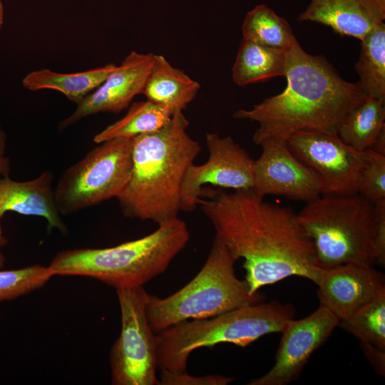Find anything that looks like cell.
Here are the masks:
<instances>
[{
    "label": "cell",
    "mask_w": 385,
    "mask_h": 385,
    "mask_svg": "<svg viewBox=\"0 0 385 385\" xmlns=\"http://www.w3.org/2000/svg\"><path fill=\"white\" fill-rule=\"evenodd\" d=\"M242 32L243 39L284 51L297 39L287 20L265 4L257 5L247 13Z\"/></svg>",
    "instance_id": "24"
},
{
    "label": "cell",
    "mask_w": 385,
    "mask_h": 385,
    "mask_svg": "<svg viewBox=\"0 0 385 385\" xmlns=\"http://www.w3.org/2000/svg\"><path fill=\"white\" fill-rule=\"evenodd\" d=\"M53 277L48 267L38 265L0 269V302L12 300L38 289Z\"/></svg>",
    "instance_id": "26"
},
{
    "label": "cell",
    "mask_w": 385,
    "mask_h": 385,
    "mask_svg": "<svg viewBox=\"0 0 385 385\" xmlns=\"http://www.w3.org/2000/svg\"><path fill=\"white\" fill-rule=\"evenodd\" d=\"M297 217L314 243L319 267L375 264L374 205L359 193L322 194L308 202Z\"/></svg>",
    "instance_id": "7"
},
{
    "label": "cell",
    "mask_w": 385,
    "mask_h": 385,
    "mask_svg": "<svg viewBox=\"0 0 385 385\" xmlns=\"http://www.w3.org/2000/svg\"><path fill=\"white\" fill-rule=\"evenodd\" d=\"M294 314L291 304L272 300L180 322L158 333L157 366L161 371H185L195 350L222 343L245 347L265 334L281 332Z\"/></svg>",
    "instance_id": "5"
},
{
    "label": "cell",
    "mask_w": 385,
    "mask_h": 385,
    "mask_svg": "<svg viewBox=\"0 0 385 385\" xmlns=\"http://www.w3.org/2000/svg\"><path fill=\"white\" fill-rule=\"evenodd\" d=\"M207 160L199 165L192 164L185 173L181 190V211L194 210L200 201L204 185L231 188L235 190L254 188L253 160L232 137L207 133Z\"/></svg>",
    "instance_id": "11"
},
{
    "label": "cell",
    "mask_w": 385,
    "mask_h": 385,
    "mask_svg": "<svg viewBox=\"0 0 385 385\" xmlns=\"http://www.w3.org/2000/svg\"><path fill=\"white\" fill-rule=\"evenodd\" d=\"M189 240L187 224L177 217L114 247L61 251L48 267L53 276L88 277L115 289L140 287L165 272Z\"/></svg>",
    "instance_id": "4"
},
{
    "label": "cell",
    "mask_w": 385,
    "mask_h": 385,
    "mask_svg": "<svg viewBox=\"0 0 385 385\" xmlns=\"http://www.w3.org/2000/svg\"><path fill=\"white\" fill-rule=\"evenodd\" d=\"M259 145L262 153L255 160L252 189L257 195L308 202L322 194L319 175L291 152L287 140L270 138Z\"/></svg>",
    "instance_id": "12"
},
{
    "label": "cell",
    "mask_w": 385,
    "mask_h": 385,
    "mask_svg": "<svg viewBox=\"0 0 385 385\" xmlns=\"http://www.w3.org/2000/svg\"><path fill=\"white\" fill-rule=\"evenodd\" d=\"M199 205L217 236L237 258L250 293L291 276L317 283L314 243L289 207L267 202L253 190L227 192L202 188Z\"/></svg>",
    "instance_id": "1"
},
{
    "label": "cell",
    "mask_w": 385,
    "mask_h": 385,
    "mask_svg": "<svg viewBox=\"0 0 385 385\" xmlns=\"http://www.w3.org/2000/svg\"><path fill=\"white\" fill-rule=\"evenodd\" d=\"M116 66L111 63L71 73H57L43 68L28 73L23 78L22 85L31 91L42 89L57 91L77 104L101 85Z\"/></svg>",
    "instance_id": "19"
},
{
    "label": "cell",
    "mask_w": 385,
    "mask_h": 385,
    "mask_svg": "<svg viewBox=\"0 0 385 385\" xmlns=\"http://www.w3.org/2000/svg\"><path fill=\"white\" fill-rule=\"evenodd\" d=\"M200 83L183 71L173 67L165 56L154 54L142 93L146 100L173 112L183 111L195 99Z\"/></svg>",
    "instance_id": "18"
},
{
    "label": "cell",
    "mask_w": 385,
    "mask_h": 385,
    "mask_svg": "<svg viewBox=\"0 0 385 385\" xmlns=\"http://www.w3.org/2000/svg\"><path fill=\"white\" fill-rule=\"evenodd\" d=\"M4 23V6L2 0H0V29Z\"/></svg>",
    "instance_id": "35"
},
{
    "label": "cell",
    "mask_w": 385,
    "mask_h": 385,
    "mask_svg": "<svg viewBox=\"0 0 385 385\" xmlns=\"http://www.w3.org/2000/svg\"><path fill=\"white\" fill-rule=\"evenodd\" d=\"M188 126L183 111L176 110L161 129L131 138V173L116 197L124 216L158 225L178 217L185 173L201 150Z\"/></svg>",
    "instance_id": "3"
},
{
    "label": "cell",
    "mask_w": 385,
    "mask_h": 385,
    "mask_svg": "<svg viewBox=\"0 0 385 385\" xmlns=\"http://www.w3.org/2000/svg\"><path fill=\"white\" fill-rule=\"evenodd\" d=\"M385 100L366 96L351 110L337 129L339 138L359 150L369 149L385 128Z\"/></svg>",
    "instance_id": "21"
},
{
    "label": "cell",
    "mask_w": 385,
    "mask_h": 385,
    "mask_svg": "<svg viewBox=\"0 0 385 385\" xmlns=\"http://www.w3.org/2000/svg\"><path fill=\"white\" fill-rule=\"evenodd\" d=\"M4 263H5V257L3 255V254L0 252V269L4 266Z\"/></svg>",
    "instance_id": "36"
},
{
    "label": "cell",
    "mask_w": 385,
    "mask_h": 385,
    "mask_svg": "<svg viewBox=\"0 0 385 385\" xmlns=\"http://www.w3.org/2000/svg\"><path fill=\"white\" fill-rule=\"evenodd\" d=\"M287 86L280 93L233 118L258 123L253 142L287 140L304 130L336 132L343 118L366 95L357 83L345 81L323 56L307 53L296 39L286 51Z\"/></svg>",
    "instance_id": "2"
},
{
    "label": "cell",
    "mask_w": 385,
    "mask_h": 385,
    "mask_svg": "<svg viewBox=\"0 0 385 385\" xmlns=\"http://www.w3.org/2000/svg\"><path fill=\"white\" fill-rule=\"evenodd\" d=\"M361 344L364 354L375 370L379 374L384 376L385 351L381 350L370 344L362 342Z\"/></svg>",
    "instance_id": "30"
},
{
    "label": "cell",
    "mask_w": 385,
    "mask_h": 385,
    "mask_svg": "<svg viewBox=\"0 0 385 385\" xmlns=\"http://www.w3.org/2000/svg\"><path fill=\"white\" fill-rule=\"evenodd\" d=\"M286 51L242 38L232 68L233 82L245 86L284 76Z\"/></svg>",
    "instance_id": "20"
},
{
    "label": "cell",
    "mask_w": 385,
    "mask_h": 385,
    "mask_svg": "<svg viewBox=\"0 0 385 385\" xmlns=\"http://www.w3.org/2000/svg\"><path fill=\"white\" fill-rule=\"evenodd\" d=\"M291 152L319 175L322 194L358 193L366 150L344 143L336 132L304 130L287 139Z\"/></svg>",
    "instance_id": "10"
},
{
    "label": "cell",
    "mask_w": 385,
    "mask_h": 385,
    "mask_svg": "<svg viewBox=\"0 0 385 385\" xmlns=\"http://www.w3.org/2000/svg\"><path fill=\"white\" fill-rule=\"evenodd\" d=\"M233 380L232 377L221 375L195 376L188 374L186 371L175 373L163 370L159 385H227Z\"/></svg>",
    "instance_id": "28"
},
{
    "label": "cell",
    "mask_w": 385,
    "mask_h": 385,
    "mask_svg": "<svg viewBox=\"0 0 385 385\" xmlns=\"http://www.w3.org/2000/svg\"><path fill=\"white\" fill-rule=\"evenodd\" d=\"M10 170L9 159L5 156L0 158V175L6 176Z\"/></svg>",
    "instance_id": "32"
},
{
    "label": "cell",
    "mask_w": 385,
    "mask_h": 385,
    "mask_svg": "<svg viewBox=\"0 0 385 385\" xmlns=\"http://www.w3.org/2000/svg\"><path fill=\"white\" fill-rule=\"evenodd\" d=\"M367 162L358 193L373 204L385 200V156L366 150Z\"/></svg>",
    "instance_id": "27"
},
{
    "label": "cell",
    "mask_w": 385,
    "mask_h": 385,
    "mask_svg": "<svg viewBox=\"0 0 385 385\" xmlns=\"http://www.w3.org/2000/svg\"><path fill=\"white\" fill-rule=\"evenodd\" d=\"M339 319L327 307H319L309 316L289 320L282 338L273 366L250 385H287L297 380L311 355L339 325Z\"/></svg>",
    "instance_id": "13"
},
{
    "label": "cell",
    "mask_w": 385,
    "mask_h": 385,
    "mask_svg": "<svg viewBox=\"0 0 385 385\" xmlns=\"http://www.w3.org/2000/svg\"><path fill=\"white\" fill-rule=\"evenodd\" d=\"M237 260L215 236L205 265L188 284L165 298L149 295L146 316L153 332L259 303L262 297L251 294L246 282L235 274Z\"/></svg>",
    "instance_id": "6"
},
{
    "label": "cell",
    "mask_w": 385,
    "mask_h": 385,
    "mask_svg": "<svg viewBox=\"0 0 385 385\" xmlns=\"http://www.w3.org/2000/svg\"><path fill=\"white\" fill-rule=\"evenodd\" d=\"M153 58L154 53L131 51L101 85L76 104L72 114L59 123V130L93 114L118 113L127 108L142 93Z\"/></svg>",
    "instance_id": "14"
},
{
    "label": "cell",
    "mask_w": 385,
    "mask_h": 385,
    "mask_svg": "<svg viewBox=\"0 0 385 385\" xmlns=\"http://www.w3.org/2000/svg\"><path fill=\"white\" fill-rule=\"evenodd\" d=\"M339 324L361 342L385 351V291Z\"/></svg>",
    "instance_id": "25"
},
{
    "label": "cell",
    "mask_w": 385,
    "mask_h": 385,
    "mask_svg": "<svg viewBox=\"0 0 385 385\" xmlns=\"http://www.w3.org/2000/svg\"><path fill=\"white\" fill-rule=\"evenodd\" d=\"M355 70L368 96L385 100V24L379 23L361 40Z\"/></svg>",
    "instance_id": "23"
},
{
    "label": "cell",
    "mask_w": 385,
    "mask_h": 385,
    "mask_svg": "<svg viewBox=\"0 0 385 385\" xmlns=\"http://www.w3.org/2000/svg\"><path fill=\"white\" fill-rule=\"evenodd\" d=\"M132 168L131 138L104 141L68 168L53 189L61 215H70L117 197Z\"/></svg>",
    "instance_id": "8"
},
{
    "label": "cell",
    "mask_w": 385,
    "mask_h": 385,
    "mask_svg": "<svg viewBox=\"0 0 385 385\" xmlns=\"http://www.w3.org/2000/svg\"><path fill=\"white\" fill-rule=\"evenodd\" d=\"M121 315L119 337L110 352L111 384L155 385L158 334L146 316L149 295L143 286L116 289Z\"/></svg>",
    "instance_id": "9"
},
{
    "label": "cell",
    "mask_w": 385,
    "mask_h": 385,
    "mask_svg": "<svg viewBox=\"0 0 385 385\" xmlns=\"http://www.w3.org/2000/svg\"><path fill=\"white\" fill-rule=\"evenodd\" d=\"M173 113L170 109L148 100L134 102L122 118L97 133L93 141L99 144L114 138H131L155 132L168 123Z\"/></svg>",
    "instance_id": "22"
},
{
    "label": "cell",
    "mask_w": 385,
    "mask_h": 385,
    "mask_svg": "<svg viewBox=\"0 0 385 385\" xmlns=\"http://www.w3.org/2000/svg\"><path fill=\"white\" fill-rule=\"evenodd\" d=\"M381 11L385 13V0H373Z\"/></svg>",
    "instance_id": "34"
},
{
    "label": "cell",
    "mask_w": 385,
    "mask_h": 385,
    "mask_svg": "<svg viewBox=\"0 0 385 385\" xmlns=\"http://www.w3.org/2000/svg\"><path fill=\"white\" fill-rule=\"evenodd\" d=\"M369 149L379 155L385 156V128L380 133Z\"/></svg>",
    "instance_id": "31"
},
{
    "label": "cell",
    "mask_w": 385,
    "mask_h": 385,
    "mask_svg": "<svg viewBox=\"0 0 385 385\" xmlns=\"http://www.w3.org/2000/svg\"><path fill=\"white\" fill-rule=\"evenodd\" d=\"M6 145V135L0 123V158L4 156Z\"/></svg>",
    "instance_id": "33"
},
{
    "label": "cell",
    "mask_w": 385,
    "mask_h": 385,
    "mask_svg": "<svg viewBox=\"0 0 385 385\" xmlns=\"http://www.w3.org/2000/svg\"><path fill=\"white\" fill-rule=\"evenodd\" d=\"M385 19L373 0H311L299 21H312L330 27L335 33L361 40Z\"/></svg>",
    "instance_id": "17"
},
{
    "label": "cell",
    "mask_w": 385,
    "mask_h": 385,
    "mask_svg": "<svg viewBox=\"0 0 385 385\" xmlns=\"http://www.w3.org/2000/svg\"><path fill=\"white\" fill-rule=\"evenodd\" d=\"M319 304L344 320L385 291L384 275L372 266L346 263L322 268L316 283Z\"/></svg>",
    "instance_id": "15"
},
{
    "label": "cell",
    "mask_w": 385,
    "mask_h": 385,
    "mask_svg": "<svg viewBox=\"0 0 385 385\" xmlns=\"http://www.w3.org/2000/svg\"><path fill=\"white\" fill-rule=\"evenodd\" d=\"M53 180L49 170L27 181H15L8 175L0 178V247L8 242L1 225L6 212L43 217L48 231L56 229L63 235L68 233L55 202Z\"/></svg>",
    "instance_id": "16"
},
{
    "label": "cell",
    "mask_w": 385,
    "mask_h": 385,
    "mask_svg": "<svg viewBox=\"0 0 385 385\" xmlns=\"http://www.w3.org/2000/svg\"><path fill=\"white\" fill-rule=\"evenodd\" d=\"M375 222L373 233L375 264L385 265V200L374 204Z\"/></svg>",
    "instance_id": "29"
}]
</instances>
